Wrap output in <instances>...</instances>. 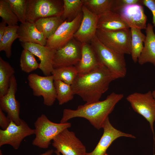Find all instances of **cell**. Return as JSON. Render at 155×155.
<instances>
[{
	"label": "cell",
	"instance_id": "cell-37",
	"mask_svg": "<svg viewBox=\"0 0 155 155\" xmlns=\"http://www.w3.org/2000/svg\"><path fill=\"white\" fill-rule=\"evenodd\" d=\"M54 151L53 149L48 150L45 152L38 155H52Z\"/></svg>",
	"mask_w": 155,
	"mask_h": 155
},
{
	"label": "cell",
	"instance_id": "cell-30",
	"mask_svg": "<svg viewBox=\"0 0 155 155\" xmlns=\"http://www.w3.org/2000/svg\"><path fill=\"white\" fill-rule=\"evenodd\" d=\"M111 0H83V5L94 14L99 16L110 9Z\"/></svg>",
	"mask_w": 155,
	"mask_h": 155
},
{
	"label": "cell",
	"instance_id": "cell-9",
	"mask_svg": "<svg viewBox=\"0 0 155 155\" xmlns=\"http://www.w3.org/2000/svg\"><path fill=\"white\" fill-rule=\"evenodd\" d=\"M82 17V12L73 20L64 21L47 39L45 46L57 50L66 44L73 38L80 25Z\"/></svg>",
	"mask_w": 155,
	"mask_h": 155
},
{
	"label": "cell",
	"instance_id": "cell-24",
	"mask_svg": "<svg viewBox=\"0 0 155 155\" xmlns=\"http://www.w3.org/2000/svg\"><path fill=\"white\" fill-rule=\"evenodd\" d=\"M15 73L13 68L8 62L0 57V96L4 95L9 87L12 77Z\"/></svg>",
	"mask_w": 155,
	"mask_h": 155
},
{
	"label": "cell",
	"instance_id": "cell-2",
	"mask_svg": "<svg viewBox=\"0 0 155 155\" xmlns=\"http://www.w3.org/2000/svg\"><path fill=\"white\" fill-rule=\"evenodd\" d=\"M123 94L113 92L104 100L86 103L79 105L77 109H65L60 123H64L72 118L80 117L88 120L98 130L103 128L108 115L116 104L123 97Z\"/></svg>",
	"mask_w": 155,
	"mask_h": 155
},
{
	"label": "cell",
	"instance_id": "cell-6",
	"mask_svg": "<svg viewBox=\"0 0 155 155\" xmlns=\"http://www.w3.org/2000/svg\"><path fill=\"white\" fill-rule=\"evenodd\" d=\"M96 36L105 46L120 53L131 55L130 29L115 31L97 29Z\"/></svg>",
	"mask_w": 155,
	"mask_h": 155
},
{
	"label": "cell",
	"instance_id": "cell-35",
	"mask_svg": "<svg viewBox=\"0 0 155 155\" xmlns=\"http://www.w3.org/2000/svg\"><path fill=\"white\" fill-rule=\"evenodd\" d=\"M11 120L6 116L3 111L0 108V126L2 130L5 129L9 126Z\"/></svg>",
	"mask_w": 155,
	"mask_h": 155
},
{
	"label": "cell",
	"instance_id": "cell-23",
	"mask_svg": "<svg viewBox=\"0 0 155 155\" xmlns=\"http://www.w3.org/2000/svg\"><path fill=\"white\" fill-rule=\"evenodd\" d=\"M130 28L131 32V55L133 61L135 63L138 61L143 49L146 35L140 29L135 28Z\"/></svg>",
	"mask_w": 155,
	"mask_h": 155
},
{
	"label": "cell",
	"instance_id": "cell-12",
	"mask_svg": "<svg viewBox=\"0 0 155 155\" xmlns=\"http://www.w3.org/2000/svg\"><path fill=\"white\" fill-rule=\"evenodd\" d=\"M81 44L73 38L57 50L53 60L54 68L75 66L81 59Z\"/></svg>",
	"mask_w": 155,
	"mask_h": 155
},
{
	"label": "cell",
	"instance_id": "cell-17",
	"mask_svg": "<svg viewBox=\"0 0 155 155\" xmlns=\"http://www.w3.org/2000/svg\"><path fill=\"white\" fill-rule=\"evenodd\" d=\"M118 13L130 28L146 29L147 18L142 5L139 4L126 5L121 9Z\"/></svg>",
	"mask_w": 155,
	"mask_h": 155
},
{
	"label": "cell",
	"instance_id": "cell-13",
	"mask_svg": "<svg viewBox=\"0 0 155 155\" xmlns=\"http://www.w3.org/2000/svg\"><path fill=\"white\" fill-rule=\"evenodd\" d=\"M17 84L16 78L11 77L7 93L0 96V108L7 114V117L17 125H19L22 119L20 117V104L16 100L15 94Z\"/></svg>",
	"mask_w": 155,
	"mask_h": 155
},
{
	"label": "cell",
	"instance_id": "cell-39",
	"mask_svg": "<svg viewBox=\"0 0 155 155\" xmlns=\"http://www.w3.org/2000/svg\"><path fill=\"white\" fill-rule=\"evenodd\" d=\"M152 92L153 96L155 99V90H154Z\"/></svg>",
	"mask_w": 155,
	"mask_h": 155
},
{
	"label": "cell",
	"instance_id": "cell-28",
	"mask_svg": "<svg viewBox=\"0 0 155 155\" xmlns=\"http://www.w3.org/2000/svg\"><path fill=\"white\" fill-rule=\"evenodd\" d=\"M54 84L56 92V99L60 105H62L72 100L74 95L71 86L63 82L54 80Z\"/></svg>",
	"mask_w": 155,
	"mask_h": 155
},
{
	"label": "cell",
	"instance_id": "cell-22",
	"mask_svg": "<svg viewBox=\"0 0 155 155\" xmlns=\"http://www.w3.org/2000/svg\"><path fill=\"white\" fill-rule=\"evenodd\" d=\"M63 22L61 16H55L40 18L34 23L38 30L48 39Z\"/></svg>",
	"mask_w": 155,
	"mask_h": 155
},
{
	"label": "cell",
	"instance_id": "cell-5",
	"mask_svg": "<svg viewBox=\"0 0 155 155\" xmlns=\"http://www.w3.org/2000/svg\"><path fill=\"white\" fill-rule=\"evenodd\" d=\"M63 9V0H27L26 22L34 23L41 18L61 16Z\"/></svg>",
	"mask_w": 155,
	"mask_h": 155
},
{
	"label": "cell",
	"instance_id": "cell-34",
	"mask_svg": "<svg viewBox=\"0 0 155 155\" xmlns=\"http://www.w3.org/2000/svg\"><path fill=\"white\" fill-rule=\"evenodd\" d=\"M141 4L147 7L151 11L153 16V25L155 27V0H141Z\"/></svg>",
	"mask_w": 155,
	"mask_h": 155
},
{
	"label": "cell",
	"instance_id": "cell-29",
	"mask_svg": "<svg viewBox=\"0 0 155 155\" xmlns=\"http://www.w3.org/2000/svg\"><path fill=\"white\" fill-rule=\"evenodd\" d=\"M20 66L22 71L29 73L39 68L40 64L38 63L34 55L32 53L24 49L20 57Z\"/></svg>",
	"mask_w": 155,
	"mask_h": 155
},
{
	"label": "cell",
	"instance_id": "cell-19",
	"mask_svg": "<svg viewBox=\"0 0 155 155\" xmlns=\"http://www.w3.org/2000/svg\"><path fill=\"white\" fill-rule=\"evenodd\" d=\"M100 64L90 44L82 43L81 59L75 66L78 74L89 72L98 67Z\"/></svg>",
	"mask_w": 155,
	"mask_h": 155
},
{
	"label": "cell",
	"instance_id": "cell-18",
	"mask_svg": "<svg viewBox=\"0 0 155 155\" xmlns=\"http://www.w3.org/2000/svg\"><path fill=\"white\" fill-rule=\"evenodd\" d=\"M20 41L32 43L45 46L47 39L38 30L35 23L26 22L21 23L18 29Z\"/></svg>",
	"mask_w": 155,
	"mask_h": 155
},
{
	"label": "cell",
	"instance_id": "cell-16",
	"mask_svg": "<svg viewBox=\"0 0 155 155\" xmlns=\"http://www.w3.org/2000/svg\"><path fill=\"white\" fill-rule=\"evenodd\" d=\"M82 12L81 23L73 38L81 43H88L96 35L99 16L92 13L83 5Z\"/></svg>",
	"mask_w": 155,
	"mask_h": 155
},
{
	"label": "cell",
	"instance_id": "cell-11",
	"mask_svg": "<svg viewBox=\"0 0 155 155\" xmlns=\"http://www.w3.org/2000/svg\"><path fill=\"white\" fill-rule=\"evenodd\" d=\"M34 133V129L30 128L24 120L22 119L19 125L11 120L5 129H0V147L8 144L18 150L23 140Z\"/></svg>",
	"mask_w": 155,
	"mask_h": 155
},
{
	"label": "cell",
	"instance_id": "cell-26",
	"mask_svg": "<svg viewBox=\"0 0 155 155\" xmlns=\"http://www.w3.org/2000/svg\"><path fill=\"white\" fill-rule=\"evenodd\" d=\"M63 9L61 17L64 21H71L82 12L83 0H63Z\"/></svg>",
	"mask_w": 155,
	"mask_h": 155
},
{
	"label": "cell",
	"instance_id": "cell-25",
	"mask_svg": "<svg viewBox=\"0 0 155 155\" xmlns=\"http://www.w3.org/2000/svg\"><path fill=\"white\" fill-rule=\"evenodd\" d=\"M19 26L18 25L7 26L0 41V51H4L7 58H9L11 56V48L13 43L16 39L19 38L17 33Z\"/></svg>",
	"mask_w": 155,
	"mask_h": 155
},
{
	"label": "cell",
	"instance_id": "cell-36",
	"mask_svg": "<svg viewBox=\"0 0 155 155\" xmlns=\"http://www.w3.org/2000/svg\"><path fill=\"white\" fill-rule=\"evenodd\" d=\"M7 24L3 21L0 23V41L1 40L5 30Z\"/></svg>",
	"mask_w": 155,
	"mask_h": 155
},
{
	"label": "cell",
	"instance_id": "cell-15",
	"mask_svg": "<svg viewBox=\"0 0 155 155\" xmlns=\"http://www.w3.org/2000/svg\"><path fill=\"white\" fill-rule=\"evenodd\" d=\"M103 128V135L95 148L91 152H86L85 155H108L107 150L117 139L121 137L135 138L132 134L123 132L114 127L110 123L108 117L106 119Z\"/></svg>",
	"mask_w": 155,
	"mask_h": 155
},
{
	"label": "cell",
	"instance_id": "cell-27",
	"mask_svg": "<svg viewBox=\"0 0 155 155\" xmlns=\"http://www.w3.org/2000/svg\"><path fill=\"white\" fill-rule=\"evenodd\" d=\"M78 74L75 66L54 68L51 73L54 80H60L70 85L73 83Z\"/></svg>",
	"mask_w": 155,
	"mask_h": 155
},
{
	"label": "cell",
	"instance_id": "cell-38",
	"mask_svg": "<svg viewBox=\"0 0 155 155\" xmlns=\"http://www.w3.org/2000/svg\"><path fill=\"white\" fill-rule=\"evenodd\" d=\"M54 152L56 154V155H61L60 153L56 150H55L54 151Z\"/></svg>",
	"mask_w": 155,
	"mask_h": 155
},
{
	"label": "cell",
	"instance_id": "cell-32",
	"mask_svg": "<svg viewBox=\"0 0 155 155\" xmlns=\"http://www.w3.org/2000/svg\"><path fill=\"white\" fill-rule=\"evenodd\" d=\"M21 23L26 22L27 0H6Z\"/></svg>",
	"mask_w": 155,
	"mask_h": 155
},
{
	"label": "cell",
	"instance_id": "cell-8",
	"mask_svg": "<svg viewBox=\"0 0 155 155\" xmlns=\"http://www.w3.org/2000/svg\"><path fill=\"white\" fill-rule=\"evenodd\" d=\"M28 80L34 96H42L43 103L46 106H50L53 104L57 95L52 75L42 76L36 73H31L28 76Z\"/></svg>",
	"mask_w": 155,
	"mask_h": 155
},
{
	"label": "cell",
	"instance_id": "cell-21",
	"mask_svg": "<svg viewBox=\"0 0 155 155\" xmlns=\"http://www.w3.org/2000/svg\"><path fill=\"white\" fill-rule=\"evenodd\" d=\"M153 27L151 23L147 24L144 45L137 61L140 65L150 63L155 66V34Z\"/></svg>",
	"mask_w": 155,
	"mask_h": 155
},
{
	"label": "cell",
	"instance_id": "cell-3",
	"mask_svg": "<svg viewBox=\"0 0 155 155\" xmlns=\"http://www.w3.org/2000/svg\"><path fill=\"white\" fill-rule=\"evenodd\" d=\"M90 42L100 64L106 67L118 78L125 76L127 69L124 55L117 53L105 46L96 35Z\"/></svg>",
	"mask_w": 155,
	"mask_h": 155
},
{
	"label": "cell",
	"instance_id": "cell-7",
	"mask_svg": "<svg viewBox=\"0 0 155 155\" xmlns=\"http://www.w3.org/2000/svg\"><path fill=\"white\" fill-rule=\"evenodd\" d=\"M133 110L142 116L149 123L150 129L154 133V123L155 121V99L152 92L145 93L134 92L126 98Z\"/></svg>",
	"mask_w": 155,
	"mask_h": 155
},
{
	"label": "cell",
	"instance_id": "cell-1",
	"mask_svg": "<svg viewBox=\"0 0 155 155\" xmlns=\"http://www.w3.org/2000/svg\"><path fill=\"white\" fill-rule=\"evenodd\" d=\"M118 79L106 67L100 64L93 70L78 74L71 85L74 94L80 96L87 103L99 100L108 89L110 83Z\"/></svg>",
	"mask_w": 155,
	"mask_h": 155
},
{
	"label": "cell",
	"instance_id": "cell-14",
	"mask_svg": "<svg viewBox=\"0 0 155 155\" xmlns=\"http://www.w3.org/2000/svg\"><path fill=\"white\" fill-rule=\"evenodd\" d=\"M24 49H26L37 57L40 61L39 69L45 76L51 75L54 69L53 60L56 50L40 44L22 43Z\"/></svg>",
	"mask_w": 155,
	"mask_h": 155
},
{
	"label": "cell",
	"instance_id": "cell-31",
	"mask_svg": "<svg viewBox=\"0 0 155 155\" xmlns=\"http://www.w3.org/2000/svg\"><path fill=\"white\" fill-rule=\"evenodd\" d=\"M0 16L9 26L17 25L18 20L6 0H0Z\"/></svg>",
	"mask_w": 155,
	"mask_h": 155
},
{
	"label": "cell",
	"instance_id": "cell-10",
	"mask_svg": "<svg viewBox=\"0 0 155 155\" xmlns=\"http://www.w3.org/2000/svg\"><path fill=\"white\" fill-rule=\"evenodd\" d=\"M52 145L62 155H85V146L76 136L75 133L66 129L53 140Z\"/></svg>",
	"mask_w": 155,
	"mask_h": 155
},
{
	"label": "cell",
	"instance_id": "cell-40",
	"mask_svg": "<svg viewBox=\"0 0 155 155\" xmlns=\"http://www.w3.org/2000/svg\"><path fill=\"white\" fill-rule=\"evenodd\" d=\"M0 155H2V152L1 150H0Z\"/></svg>",
	"mask_w": 155,
	"mask_h": 155
},
{
	"label": "cell",
	"instance_id": "cell-4",
	"mask_svg": "<svg viewBox=\"0 0 155 155\" xmlns=\"http://www.w3.org/2000/svg\"><path fill=\"white\" fill-rule=\"evenodd\" d=\"M35 137L32 144L40 148L46 149L51 141L61 132L71 126L70 123H59L50 121L44 114L38 117L34 122Z\"/></svg>",
	"mask_w": 155,
	"mask_h": 155
},
{
	"label": "cell",
	"instance_id": "cell-33",
	"mask_svg": "<svg viewBox=\"0 0 155 155\" xmlns=\"http://www.w3.org/2000/svg\"><path fill=\"white\" fill-rule=\"evenodd\" d=\"M134 4L141 5V0H111L110 10L118 13L124 6L127 5Z\"/></svg>",
	"mask_w": 155,
	"mask_h": 155
},
{
	"label": "cell",
	"instance_id": "cell-20",
	"mask_svg": "<svg viewBox=\"0 0 155 155\" xmlns=\"http://www.w3.org/2000/svg\"><path fill=\"white\" fill-rule=\"evenodd\" d=\"M130 28L118 13L108 10L99 16L97 29L115 31Z\"/></svg>",
	"mask_w": 155,
	"mask_h": 155
}]
</instances>
